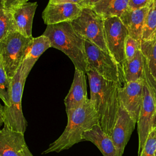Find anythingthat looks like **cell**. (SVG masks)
<instances>
[{
	"mask_svg": "<svg viewBox=\"0 0 156 156\" xmlns=\"http://www.w3.org/2000/svg\"><path fill=\"white\" fill-rule=\"evenodd\" d=\"M90 99L97 112L99 126L109 135L115 124L120 105L119 83L104 79L92 69H87Z\"/></svg>",
	"mask_w": 156,
	"mask_h": 156,
	"instance_id": "6da1fadb",
	"label": "cell"
},
{
	"mask_svg": "<svg viewBox=\"0 0 156 156\" xmlns=\"http://www.w3.org/2000/svg\"><path fill=\"white\" fill-rule=\"evenodd\" d=\"M66 112L68 123L64 131L42 154L60 152L71 147L82 141V135L85 131L99 124L97 112L90 99L82 106Z\"/></svg>",
	"mask_w": 156,
	"mask_h": 156,
	"instance_id": "7a4b0ae2",
	"label": "cell"
},
{
	"mask_svg": "<svg viewBox=\"0 0 156 156\" xmlns=\"http://www.w3.org/2000/svg\"><path fill=\"white\" fill-rule=\"evenodd\" d=\"M43 35L49 39L51 47L60 50L69 58L75 68L86 73L84 40L76 34L70 22L48 25Z\"/></svg>",
	"mask_w": 156,
	"mask_h": 156,
	"instance_id": "3957f363",
	"label": "cell"
},
{
	"mask_svg": "<svg viewBox=\"0 0 156 156\" xmlns=\"http://www.w3.org/2000/svg\"><path fill=\"white\" fill-rule=\"evenodd\" d=\"M32 38L13 31L0 40V58L9 77L12 79L20 68Z\"/></svg>",
	"mask_w": 156,
	"mask_h": 156,
	"instance_id": "277c9868",
	"label": "cell"
},
{
	"mask_svg": "<svg viewBox=\"0 0 156 156\" xmlns=\"http://www.w3.org/2000/svg\"><path fill=\"white\" fill-rule=\"evenodd\" d=\"M71 24L81 38L108 52L105 39L104 18L92 8H82L80 15Z\"/></svg>",
	"mask_w": 156,
	"mask_h": 156,
	"instance_id": "5b68a950",
	"label": "cell"
},
{
	"mask_svg": "<svg viewBox=\"0 0 156 156\" xmlns=\"http://www.w3.org/2000/svg\"><path fill=\"white\" fill-rule=\"evenodd\" d=\"M26 79L24 77L21 67L18 69L12 78L10 90V105L4 106V124L10 129L24 133L27 126L21 106L23 89Z\"/></svg>",
	"mask_w": 156,
	"mask_h": 156,
	"instance_id": "8992f818",
	"label": "cell"
},
{
	"mask_svg": "<svg viewBox=\"0 0 156 156\" xmlns=\"http://www.w3.org/2000/svg\"><path fill=\"white\" fill-rule=\"evenodd\" d=\"M87 69H92L104 79L119 83V68L114 58L93 43L84 40ZM87 71V70H86Z\"/></svg>",
	"mask_w": 156,
	"mask_h": 156,
	"instance_id": "52a82bcc",
	"label": "cell"
},
{
	"mask_svg": "<svg viewBox=\"0 0 156 156\" xmlns=\"http://www.w3.org/2000/svg\"><path fill=\"white\" fill-rule=\"evenodd\" d=\"M104 23L108 51L120 67L126 61L124 43L129 35L128 30L118 16L104 18Z\"/></svg>",
	"mask_w": 156,
	"mask_h": 156,
	"instance_id": "ba28073f",
	"label": "cell"
},
{
	"mask_svg": "<svg viewBox=\"0 0 156 156\" xmlns=\"http://www.w3.org/2000/svg\"><path fill=\"white\" fill-rule=\"evenodd\" d=\"M156 116V107L149 88L144 80L143 96L141 108L137 121L138 134V155L152 129Z\"/></svg>",
	"mask_w": 156,
	"mask_h": 156,
	"instance_id": "9c48e42d",
	"label": "cell"
},
{
	"mask_svg": "<svg viewBox=\"0 0 156 156\" xmlns=\"http://www.w3.org/2000/svg\"><path fill=\"white\" fill-rule=\"evenodd\" d=\"M144 79L130 82H119V102L137 122L141 108L143 96Z\"/></svg>",
	"mask_w": 156,
	"mask_h": 156,
	"instance_id": "30bf717a",
	"label": "cell"
},
{
	"mask_svg": "<svg viewBox=\"0 0 156 156\" xmlns=\"http://www.w3.org/2000/svg\"><path fill=\"white\" fill-rule=\"evenodd\" d=\"M136 123L120 103L118 117L110 135L118 156H122L124 148L135 129Z\"/></svg>",
	"mask_w": 156,
	"mask_h": 156,
	"instance_id": "8fae6325",
	"label": "cell"
},
{
	"mask_svg": "<svg viewBox=\"0 0 156 156\" xmlns=\"http://www.w3.org/2000/svg\"><path fill=\"white\" fill-rule=\"evenodd\" d=\"M82 9L77 4L49 2L42 13V18L47 26L71 23L80 15Z\"/></svg>",
	"mask_w": 156,
	"mask_h": 156,
	"instance_id": "7c38bea8",
	"label": "cell"
},
{
	"mask_svg": "<svg viewBox=\"0 0 156 156\" xmlns=\"http://www.w3.org/2000/svg\"><path fill=\"white\" fill-rule=\"evenodd\" d=\"M88 99L85 73L75 68L72 85L64 100L66 111L82 106Z\"/></svg>",
	"mask_w": 156,
	"mask_h": 156,
	"instance_id": "4fadbf2b",
	"label": "cell"
},
{
	"mask_svg": "<svg viewBox=\"0 0 156 156\" xmlns=\"http://www.w3.org/2000/svg\"><path fill=\"white\" fill-rule=\"evenodd\" d=\"M27 145L24 134L4 126L0 131V156H23L22 151Z\"/></svg>",
	"mask_w": 156,
	"mask_h": 156,
	"instance_id": "5bb4252c",
	"label": "cell"
},
{
	"mask_svg": "<svg viewBox=\"0 0 156 156\" xmlns=\"http://www.w3.org/2000/svg\"><path fill=\"white\" fill-rule=\"evenodd\" d=\"M37 2H26L11 11L16 30L26 37H32V28Z\"/></svg>",
	"mask_w": 156,
	"mask_h": 156,
	"instance_id": "9a60e30c",
	"label": "cell"
},
{
	"mask_svg": "<svg viewBox=\"0 0 156 156\" xmlns=\"http://www.w3.org/2000/svg\"><path fill=\"white\" fill-rule=\"evenodd\" d=\"M149 4L139 9H128L119 17L127 28L129 35L140 43L142 40L143 24L149 10Z\"/></svg>",
	"mask_w": 156,
	"mask_h": 156,
	"instance_id": "2e32d148",
	"label": "cell"
},
{
	"mask_svg": "<svg viewBox=\"0 0 156 156\" xmlns=\"http://www.w3.org/2000/svg\"><path fill=\"white\" fill-rule=\"evenodd\" d=\"M51 47L49 39L46 36L41 35L38 37L32 38L21 65L22 73L26 79L39 57Z\"/></svg>",
	"mask_w": 156,
	"mask_h": 156,
	"instance_id": "e0dca14e",
	"label": "cell"
},
{
	"mask_svg": "<svg viewBox=\"0 0 156 156\" xmlns=\"http://www.w3.org/2000/svg\"><path fill=\"white\" fill-rule=\"evenodd\" d=\"M82 141H88L93 143L103 156H118L110 135L105 133L99 124L95 125L85 131L82 135Z\"/></svg>",
	"mask_w": 156,
	"mask_h": 156,
	"instance_id": "ac0fdd59",
	"label": "cell"
},
{
	"mask_svg": "<svg viewBox=\"0 0 156 156\" xmlns=\"http://www.w3.org/2000/svg\"><path fill=\"white\" fill-rule=\"evenodd\" d=\"M119 82L137 81L143 79L144 56L139 49L133 58L129 61H125L121 66L119 67Z\"/></svg>",
	"mask_w": 156,
	"mask_h": 156,
	"instance_id": "d6986e66",
	"label": "cell"
},
{
	"mask_svg": "<svg viewBox=\"0 0 156 156\" xmlns=\"http://www.w3.org/2000/svg\"><path fill=\"white\" fill-rule=\"evenodd\" d=\"M130 0H100L93 7V10L102 18L120 17L129 9Z\"/></svg>",
	"mask_w": 156,
	"mask_h": 156,
	"instance_id": "ffe728a7",
	"label": "cell"
},
{
	"mask_svg": "<svg viewBox=\"0 0 156 156\" xmlns=\"http://www.w3.org/2000/svg\"><path fill=\"white\" fill-rule=\"evenodd\" d=\"M141 51L150 73L156 79V39L141 41Z\"/></svg>",
	"mask_w": 156,
	"mask_h": 156,
	"instance_id": "44dd1931",
	"label": "cell"
},
{
	"mask_svg": "<svg viewBox=\"0 0 156 156\" xmlns=\"http://www.w3.org/2000/svg\"><path fill=\"white\" fill-rule=\"evenodd\" d=\"M156 30V2L154 0L149 4V7L147 15L146 16L143 31L142 40L143 41L147 40Z\"/></svg>",
	"mask_w": 156,
	"mask_h": 156,
	"instance_id": "7402d4cb",
	"label": "cell"
},
{
	"mask_svg": "<svg viewBox=\"0 0 156 156\" xmlns=\"http://www.w3.org/2000/svg\"><path fill=\"white\" fill-rule=\"evenodd\" d=\"M16 31L11 11L7 9L0 0V40L11 32Z\"/></svg>",
	"mask_w": 156,
	"mask_h": 156,
	"instance_id": "603a6c76",
	"label": "cell"
},
{
	"mask_svg": "<svg viewBox=\"0 0 156 156\" xmlns=\"http://www.w3.org/2000/svg\"><path fill=\"white\" fill-rule=\"evenodd\" d=\"M12 80V79L8 77L0 58V99L6 107L10 105Z\"/></svg>",
	"mask_w": 156,
	"mask_h": 156,
	"instance_id": "cb8c5ba5",
	"label": "cell"
},
{
	"mask_svg": "<svg viewBox=\"0 0 156 156\" xmlns=\"http://www.w3.org/2000/svg\"><path fill=\"white\" fill-rule=\"evenodd\" d=\"M141 49V43L129 35L126 37L124 43V54L126 61L129 62L135 57L136 52Z\"/></svg>",
	"mask_w": 156,
	"mask_h": 156,
	"instance_id": "d4e9b609",
	"label": "cell"
},
{
	"mask_svg": "<svg viewBox=\"0 0 156 156\" xmlns=\"http://www.w3.org/2000/svg\"><path fill=\"white\" fill-rule=\"evenodd\" d=\"M156 152V130L152 129L139 156H155Z\"/></svg>",
	"mask_w": 156,
	"mask_h": 156,
	"instance_id": "484cf974",
	"label": "cell"
},
{
	"mask_svg": "<svg viewBox=\"0 0 156 156\" xmlns=\"http://www.w3.org/2000/svg\"><path fill=\"white\" fill-rule=\"evenodd\" d=\"M143 79L148 86L149 90L154 98L155 107H156V79L150 73L147 66L146 61L144 58V71H143Z\"/></svg>",
	"mask_w": 156,
	"mask_h": 156,
	"instance_id": "4316f807",
	"label": "cell"
},
{
	"mask_svg": "<svg viewBox=\"0 0 156 156\" xmlns=\"http://www.w3.org/2000/svg\"><path fill=\"white\" fill-rule=\"evenodd\" d=\"M4 7L10 11L27 2L28 0H2Z\"/></svg>",
	"mask_w": 156,
	"mask_h": 156,
	"instance_id": "83f0119b",
	"label": "cell"
},
{
	"mask_svg": "<svg viewBox=\"0 0 156 156\" xmlns=\"http://www.w3.org/2000/svg\"><path fill=\"white\" fill-rule=\"evenodd\" d=\"M152 0H130L129 9H136L147 5Z\"/></svg>",
	"mask_w": 156,
	"mask_h": 156,
	"instance_id": "f1b7e54d",
	"label": "cell"
},
{
	"mask_svg": "<svg viewBox=\"0 0 156 156\" xmlns=\"http://www.w3.org/2000/svg\"><path fill=\"white\" fill-rule=\"evenodd\" d=\"M85 0H49V2L52 3H73L79 4L80 6V4Z\"/></svg>",
	"mask_w": 156,
	"mask_h": 156,
	"instance_id": "f546056e",
	"label": "cell"
},
{
	"mask_svg": "<svg viewBox=\"0 0 156 156\" xmlns=\"http://www.w3.org/2000/svg\"><path fill=\"white\" fill-rule=\"evenodd\" d=\"M100 0H85L80 4V7L82 8H85V7L92 8Z\"/></svg>",
	"mask_w": 156,
	"mask_h": 156,
	"instance_id": "4dcf8cb0",
	"label": "cell"
},
{
	"mask_svg": "<svg viewBox=\"0 0 156 156\" xmlns=\"http://www.w3.org/2000/svg\"><path fill=\"white\" fill-rule=\"evenodd\" d=\"M22 155L23 156H34L32 155V154L31 153V152L29 151L27 145H26L24 147V148L22 151Z\"/></svg>",
	"mask_w": 156,
	"mask_h": 156,
	"instance_id": "1f68e13d",
	"label": "cell"
},
{
	"mask_svg": "<svg viewBox=\"0 0 156 156\" xmlns=\"http://www.w3.org/2000/svg\"><path fill=\"white\" fill-rule=\"evenodd\" d=\"M4 124V106L0 102V127Z\"/></svg>",
	"mask_w": 156,
	"mask_h": 156,
	"instance_id": "d6a6232c",
	"label": "cell"
},
{
	"mask_svg": "<svg viewBox=\"0 0 156 156\" xmlns=\"http://www.w3.org/2000/svg\"><path fill=\"white\" fill-rule=\"evenodd\" d=\"M152 39H156V30H155V32L153 34V35H152L147 40H152Z\"/></svg>",
	"mask_w": 156,
	"mask_h": 156,
	"instance_id": "836d02e7",
	"label": "cell"
},
{
	"mask_svg": "<svg viewBox=\"0 0 156 156\" xmlns=\"http://www.w3.org/2000/svg\"><path fill=\"white\" fill-rule=\"evenodd\" d=\"M154 128L156 130V116H155V123H154Z\"/></svg>",
	"mask_w": 156,
	"mask_h": 156,
	"instance_id": "e575fe53",
	"label": "cell"
},
{
	"mask_svg": "<svg viewBox=\"0 0 156 156\" xmlns=\"http://www.w3.org/2000/svg\"><path fill=\"white\" fill-rule=\"evenodd\" d=\"M155 156H156V152H155Z\"/></svg>",
	"mask_w": 156,
	"mask_h": 156,
	"instance_id": "d590c367",
	"label": "cell"
},
{
	"mask_svg": "<svg viewBox=\"0 0 156 156\" xmlns=\"http://www.w3.org/2000/svg\"><path fill=\"white\" fill-rule=\"evenodd\" d=\"M154 1H155V2H156V0H154Z\"/></svg>",
	"mask_w": 156,
	"mask_h": 156,
	"instance_id": "8d00e7d4",
	"label": "cell"
},
{
	"mask_svg": "<svg viewBox=\"0 0 156 156\" xmlns=\"http://www.w3.org/2000/svg\"><path fill=\"white\" fill-rule=\"evenodd\" d=\"M1 129H0V131H1Z\"/></svg>",
	"mask_w": 156,
	"mask_h": 156,
	"instance_id": "74e56055",
	"label": "cell"
},
{
	"mask_svg": "<svg viewBox=\"0 0 156 156\" xmlns=\"http://www.w3.org/2000/svg\"><path fill=\"white\" fill-rule=\"evenodd\" d=\"M28 1H29V0H28Z\"/></svg>",
	"mask_w": 156,
	"mask_h": 156,
	"instance_id": "f35d334b",
	"label": "cell"
}]
</instances>
